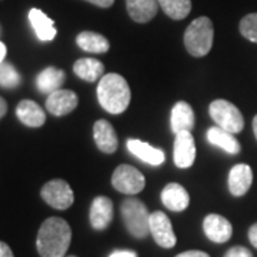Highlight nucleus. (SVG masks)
I'll use <instances>...</instances> for the list:
<instances>
[{
	"label": "nucleus",
	"mask_w": 257,
	"mask_h": 257,
	"mask_svg": "<svg viewBox=\"0 0 257 257\" xmlns=\"http://www.w3.org/2000/svg\"><path fill=\"white\" fill-rule=\"evenodd\" d=\"M72 241V229L60 217H49L37 233L36 247L40 257H64Z\"/></svg>",
	"instance_id": "1"
},
{
	"label": "nucleus",
	"mask_w": 257,
	"mask_h": 257,
	"mask_svg": "<svg viewBox=\"0 0 257 257\" xmlns=\"http://www.w3.org/2000/svg\"><path fill=\"white\" fill-rule=\"evenodd\" d=\"M130 87L123 76L117 73L104 74L97 86V99L100 106L111 114H120L130 103Z\"/></svg>",
	"instance_id": "2"
},
{
	"label": "nucleus",
	"mask_w": 257,
	"mask_h": 257,
	"mask_svg": "<svg viewBox=\"0 0 257 257\" xmlns=\"http://www.w3.org/2000/svg\"><path fill=\"white\" fill-rule=\"evenodd\" d=\"M214 29L209 18L202 16L193 20L184 32V46L194 57H203L211 50Z\"/></svg>",
	"instance_id": "3"
},
{
	"label": "nucleus",
	"mask_w": 257,
	"mask_h": 257,
	"mask_svg": "<svg viewBox=\"0 0 257 257\" xmlns=\"http://www.w3.org/2000/svg\"><path fill=\"white\" fill-rule=\"evenodd\" d=\"M120 211H121L123 223L133 237L145 239L150 233V227H149L150 213L147 210L145 203L133 197L126 199L121 203Z\"/></svg>",
	"instance_id": "4"
},
{
	"label": "nucleus",
	"mask_w": 257,
	"mask_h": 257,
	"mask_svg": "<svg viewBox=\"0 0 257 257\" xmlns=\"http://www.w3.org/2000/svg\"><path fill=\"white\" fill-rule=\"evenodd\" d=\"M209 113L213 121L219 127L227 130L230 133H239L244 127V119L241 111L230 101L224 99L211 101Z\"/></svg>",
	"instance_id": "5"
},
{
	"label": "nucleus",
	"mask_w": 257,
	"mask_h": 257,
	"mask_svg": "<svg viewBox=\"0 0 257 257\" xmlns=\"http://www.w3.org/2000/svg\"><path fill=\"white\" fill-rule=\"evenodd\" d=\"M111 184L120 193L138 194L145 189L146 180H145V176L142 175V172H139L136 167L128 165H120L113 172Z\"/></svg>",
	"instance_id": "6"
},
{
	"label": "nucleus",
	"mask_w": 257,
	"mask_h": 257,
	"mask_svg": "<svg viewBox=\"0 0 257 257\" xmlns=\"http://www.w3.org/2000/svg\"><path fill=\"white\" fill-rule=\"evenodd\" d=\"M42 199L57 210H66L69 209L74 202V194L72 187L67 182L62 179H55L47 182L42 187Z\"/></svg>",
	"instance_id": "7"
},
{
	"label": "nucleus",
	"mask_w": 257,
	"mask_h": 257,
	"mask_svg": "<svg viewBox=\"0 0 257 257\" xmlns=\"http://www.w3.org/2000/svg\"><path fill=\"white\" fill-rule=\"evenodd\" d=\"M149 227L153 239L160 247L172 248L176 244V234L173 231V226L170 219L166 216L163 211H153L150 214Z\"/></svg>",
	"instance_id": "8"
},
{
	"label": "nucleus",
	"mask_w": 257,
	"mask_h": 257,
	"mask_svg": "<svg viewBox=\"0 0 257 257\" xmlns=\"http://www.w3.org/2000/svg\"><path fill=\"white\" fill-rule=\"evenodd\" d=\"M175 165L180 169H189L196 160V146L192 133L184 130L175 136V149H173Z\"/></svg>",
	"instance_id": "9"
},
{
	"label": "nucleus",
	"mask_w": 257,
	"mask_h": 257,
	"mask_svg": "<svg viewBox=\"0 0 257 257\" xmlns=\"http://www.w3.org/2000/svg\"><path fill=\"white\" fill-rule=\"evenodd\" d=\"M203 230L207 239H210L214 243H226L231 237L233 227L226 217L220 214H207L203 221Z\"/></svg>",
	"instance_id": "10"
},
{
	"label": "nucleus",
	"mask_w": 257,
	"mask_h": 257,
	"mask_svg": "<svg viewBox=\"0 0 257 257\" xmlns=\"http://www.w3.org/2000/svg\"><path fill=\"white\" fill-rule=\"evenodd\" d=\"M77 94L72 90L59 89L56 92L50 93L46 100V109L53 116H64L69 114L77 107Z\"/></svg>",
	"instance_id": "11"
},
{
	"label": "nucleus",
	"mask_w": 257,
	"mask_h": 257,
	"mask_svg": "<svg viewBox=\"0 0 257 257\" xmlns=\"http://www.w3.org/2000/svg\"><path fill=\"white\" fill-rule=\"evenodd\" d=\"M113 220V203L106 196H97L90 206V224L94 230H104Z\"/></svg>",
	"instance_id": "12"
},
{
	"label": "nucleus",
	"mask_w": 257,
	"mask_h": 257,
	"mask_svg": "<svg viewBox=\"0 0 257 257\" xmlns=\"http://www.w3.org/2000/svg\"><path fill=\"white\" fill-rule=\"evenodd\" d=\"M253 183V172L251 167L244 163H240L231 167L229 173V190L233 196L240 197L248 192Z\"/></svg>",
	"instance_id": "13"
},
{
	"label": "nucleus",
	"mask_w": 257,
	"mask_h": 257,
	"mask_svg": "<svg viewBox=\"0 0 257 257\" xmlns=\"http://www.w3.org/2000/svg\"><path fill=\"white\" fill-rule=\"evenodd\" d=\"M127 149L132 155L138 157L139 160L145 162L147 165L159 166L165 162V152L150 146L146 142H142L139 139H128Z\"/></svg>",
	"instance_id": "14"
},
{
	"label": "nucleus",
	"mask_w": 257,
	"mask_h": 257,
	"mask_svg": "<svg viewBox=\"0 0 257 257\" xmlns=\"http://www.w3.org/2000/svg\"><path fill=\"white\" fill-rule=\"evenodd\" d=\"M94 142L103 153L111 155L117 149V136L116 132L107 120H97L93 127Z\"/></svg>",
	"instance_id": "15"
},
{
	"label": "nucleus",
	"mask_w": 257,
	"mask_h": 257,
	"mask_svg": "<svg viewBox=\"0 0 257 257\" xmlns=\"http://www.w3.org/2000/svg\"><path fill=\"white\" fill-rule=\"evenodd\" d=\"M162 202L169 210L183 211L187 209L190 197L183 186L179 183H169L162 190Z\"/></svg>",
	"instance_id": "16"
},
{
	"label": "nucleus",
	"mask_w": 257,
	"mask_h": 257,
	"mask_svg": "<svg viewBox=\"0 0 257 257\" xmlns=\"http://www.w3.org/2000/svg\"><path fill=\"white\" fill-rule=\"evenodd\" d=\"M18 119L29 127H40L46 121L45 110L33 100H22L16 107Z\"/></svg>",
	"instance_id": "17"
},
{
	"label": "nucleus",
	"mask_w": 257,
	"mask_h": 257,
	"mask_svg": "<svg viewBox=\"0 0 257 257\" xmlns=\"http://www.w3.org/2000/svg\"><path fill=\"white\" fill-rule=\"evenodd\" d=\"M29 20L35 30L36 36L42 42H52L56 37L55 22L39 9H32L29 12Z\"/></svg>",
	"instance_id": "18"
},
{
	"label": "nucleus",
	"mask_w": 257,
	"mask_h": 257,
	"mask_svg": "<svg viewBox=\"0 0 257 257\" xmlns=\"http://www.w3.org/2000/svg\"><path fill=\"white\" fill-rule=\"evenodd\" d=\"M170 124L175 135L184 130L190 132L194 127V113L192 106L186 101H177L172 109Z\"/></svg>",
	"instance_id": "19"
},
{
	"label": "nucleus",
	"mask_w": 257,
	"mask_h": 257,
	"mask_svg": "<svg viewBox=\"0 0 257 257\" xmlns=\"http://www.w3.org/2000/svg\"><path fill=\"white\" fill-rule=\"evenodd\" d=\"M207 140L213 146L220 147L221 150H224L229 155H239L241 150L239 140L233 136V133L219 126H213L207 130Z\"/></svg>",
	"instance_id": "20"
},
{
	"label": "nucleus",
	"mask_w": 257,
	"mask_h": 257,
	"mask_svg": "<svg viewBox=\"0 0 257 257\" xmlns=\"http://www.w3.org/2000/svg\"><path fill=\"white\" fill-rule=\"evenodd\" d=\"M130 18L138 23H147L157 15L159 0H126Z\"/></svg>",
	"instance_id": "21"
},
{
	"label": "nucleus",
	"mask_w": 257,
	"mask_h": 257,
	"mask_svg": "<svg viewBox=\"0 0 257 257\" xmlns=\"http://www.w3.org/2000/svg\"><path fill=\"white\" fill-rule=\"evenodd\" d=\"M73 72L82 80L93 83L104 76V66L97 59L83 57L73 64Z\"/></svg>",
	"instance_id": "22"
},
{
	"label": "nucleus",
	"mask_w": 257,
	"mask_h": 257,
	"mask_svg": "<svg viewBox=\"0 0 257 257\" xmlns=\"http://www.w3.org/2000/svg\"><path fill=\"white\" fill-rule=\"evenodd\" d=\"M66 79V73L62 69L57 67H46L45 70H42L37 74L36 77V86L37 89L42 93H53L60 89V86L63 84Z\"/></svg>",
	"instance_id": "23"
},
{
	"label": "nucleus",
	"mask_w": 257,
	"mask_h": 257,
	"mask_svg": "<svg viewBox=\"0 0 257 257\" xmlns=\"http://www.w3.org/2000/svg\"><path fill=\"white\" fill-rule=\"evenodd\" d=\"M77 46L89 53H106L109 50V40L94 32H82L76 37Z\"/></svg>",
	"instance_id": "24"
},
{
	"label": "nucleus",
	"mask_w": 257,
	"mask_h": 257,
	"mask_svg": "<svg viewBox=\"0 0 257 257\" xmlns=\"http://www.w3.org/2000/svg\"><path fill=\"white\" fill-rule=\"evenodd\" d=\"M159 6L173 20L187 18L192 10V0H159Z\"/></svg>",
	"instance_id": "25"
},
{
	"label": "nucleus",
	"mask_w": 257,
	"mask_h": 257,
	"mask_svg": "<svg viewBox=\"0 0 257 257\" xmlns=\"http://www.w3.org/2000/svg\"><path fill=\"white\" fill-rule=\"evenodd\" d=\"M20 82L22 79L16 67L9 62H2L0 63V86L6 89H13V87H18Z\"/></svg>",
	"instance_id": "26"
},
{
	"label": "nucleus",
	"mask_w": 257,
	"mask_h": 257,
	"mask_svg": "<svg viewBox=\"0 0 257 257\" xmlns=\"http://www.w3.org/2000/svg\"><path fill=\"white\" fill-rule=\"evenodd\" d=\"M240 33L250 42L257 43V13H250L241 19Z\"/></svg>",
	"instance_id": "27"
},
{
	"label": "nucleus",
	"mask_w": 257,
	"mask_h": 257,
	"mask_svg": "<svg viewBox=\"0 0 257 257\" xmlns=\"http://www.w3.org/2000/svg\"><path fill=\"white\" fill-rule=\"evenodd\" d=\"M224 257H253V253L247 247L243 246H234L226 251Z\"/></svg>",
	"instance_id": "28"
},
{
	"label": "nucleus",
	"mask_w": 257,
	"mask_h": 257,
	"mask_svg": "<svg viewBox=\"0 0 257 257\" xmlns=\"http://www.w3.org/2000/svg\"><path fill=\"white\" fill-rule=\"evenodd\" d=\"M176 257H210L207 253L200 251V250H189V251H183Z\"/></svg>",
	"instance_id": "29"
},
{
	"label": "nucleus",
	"mask_w": 257,
	"mask_h": 257,
	"mask_svg": "<svg viewBox=\"0 0 257 257\" xmlns=\"http://www.w3.org/2000/svg\"><path fill=\"white\" fill-rule=\"evenodd\" d=\"M248 240H250V243L257 248V223H254V224L248 229Z\"/></svg>",
	"instance_id": "30"
},
{
	"label": "nucleus",
	"mask_w": 257,
	"mask_h": 257,
	"mask_svg": "<svg viewBox=\"0 0 257 257\" xmlns=\"http://www.w3.org/2000/svg\"><path fill=\"white\" fill-rule=\"evenodd\" d=\"M109 257H138V254L132 250H116Z\"/></svg>",
	"instance_id": "31"
},
{
	"label": "nucleus",
	"mask_w": 257,
	"mask_h": 257,
	"mask_svg": "<svg viewBox=\"0 0 257 257\" xmlns=\"http://www.w3.org/2000/svg\"><path fill=\"white\" fill-rule=\"evenodd\" d=\"M0 257H15L12 248L5 241H0Z\"/></svg>",
	"instance_id": "32"
},
{
	"label": "nucleus",
	"mask_w": 257,
	"mask_h": 257,
	"mask_svg": "<svg viewBox=\"0 0 257 257\" xmlns=\"http://www.w3.org/2000/svg\"><path fill=\"white\" fill-rule=\"evenodd\" d=\"M89 3H93L94 6H99V8H110L111 5L114 3V0H86Z\"/></svg>",
	"instance_id": "33"
},
{
	"label": "nucleus",
	"mask_w": 257,
	"mask_h": 257,
	"mask_svg": "<svg viewBox=\"0 0 257 257\" xmlns=\"http://www.w3.org/2000/svg\"><path fill=\"white\" fill-rule=\"evenodd\" d=\"M6 111H8V103L3 97H0V119L6 114Z\"/></svg>",
	"instance_id": "34"
},
{
	"label": "nucleus",
	"mask_w": 257,
	"mask_h": 257,
	"mask_svg": "<svg viewBox=\"0 0 257 257\" xmlns=\"http://www.w3.org/2000/svg\"><path fill=\"white\" fill-rule=\"evenodd\" d=\"M5 57H6V46L0 42V63L5 60Z\"/></svg>",
	"instance_id": "35"
},
{
	"label": "nucleus",
	"mask_w": 257,
	"mask_h": 257,
	"mask_svg": "<svg viewBox=\"0 0 257 257\" xmlns=\"http://www.w3.org/2000/svg\"><path fill=\"white\" fill-rule=\"evenodd\" d=\"M253 132H254V136H256L257 139V114L256 117L253 119Z\"/></svg>",
	"instance_id": "36"
},
{
	"label": "nucleus",
	"mask_w": 257,
	"mask_h": 257,
	"mask_svg": "<svg viewBox=\"0 0 257 257\" xmlns=\"http://www.w3.org/2000/svg\"><path fill=\"white\" fill-rule=\"evenodd\" d=\"M0 36H2V26H0Z\"/></svg>",
	"instance_id": "37"
},
{
	"label": "nucleus",
	"mask_w": 257,
	"mask_h": 257,
	"mask_svg": "<svg viewBox=\"0 0 257 257\" xmlns=\"http://www.w3.org/2000/svg\"><path fill=\"white\" fill-rule=\"evenodd\" d=\"M67 257H76V256H67Z\"/></svg>",
	"instance_id": "38"
}]
</instances>
